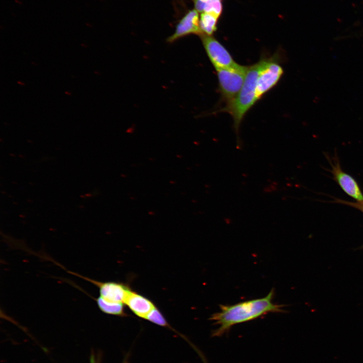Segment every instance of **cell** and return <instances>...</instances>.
Here are the masks:
<instances>
[{
	"instance_id": "7",
	"label": "cell",
	"mask_w": 363,
	"mask_h": 363,
	"mask_svg": "<svg viewBox=\"0 0 363 363\" xmlns=\"http://www.w3.org/2000/svg\"><path fill=\"white\" fill-rule=\"evenodd\" d=\"M69 272L96 286L99 289V296L109 301L125 304L128 294L132 290L129 286L123 283L99 281L70 271Z\"/></svg>"
},
{
	"instance_id": "16",
	"label": "cell",
	"mask_w": 363,
	"mask_h": 363,
	"mask_svg": "<svg viewBox=\"0 0 363 363\" xmlns=\"http://www.w3.org/2000/svg\"><path fill=\"white\" fill-rule=\"evenodd\" d=\"M363 249V245H361V246H360V248H359V249Z\"/></svg>"
},
{
	"instance_id": "15",
	"label": "cell",
	"mask_w": 363,
	"mask_h": 363,
	"mask_svg": "<svg viewBox=\"0 0 363 363\" xmlns=\"http://www.w3.org/2000/svg\"><path fill=\"white\" fill-rule=\"evenodd\" d=\"M129 355L126 356L122 363H129ZM90 363H100V359L94 353L91 354L90 358Z\"/></svg>"
},
{
	"instance_id": "6",
	"label": "cell",
	"mask_w": 363,
	"mask_h": 363,
	"mask_svg": "<svg viewBox=\"0 0 363 363\" xmlns=\"http://www.w3.org/2000/svg\"><path fill=\"white\" fill-rule=\"evenodd\" d=\"M325 156L331 165L330 171L333 178L341 189L356 201H363V193L358 184L352 176L342 169L337 154L332 158L327 154Z\"/></svg>"
},
{
	"instance_id": "10",
	"label": "cell",
	"mask_w": 363,
	"mask_h": 363,
	"mask_svg": "<svg viewBox=\"0 0 363 363\" xmlns=\"http://www.w3.org/2000/svg\"><path fill=\"white\" fill-rule=\"evenodd\" d=\"M94 299L96 300L98 308L103 313L120 317L127 316L124 310V304L109 301L100 296Z\"/></svg>"
},
{
	"instance_id": "12",
	"label": "cell",
	"mask_w": 363,
	"mask_h": 363,
	"mask_svg": "<svg viewBox=\"0 0 363 363\" xmlns=\"http://www.w3.org/2000/svg\"><path fill=\"white\" fill-rule=\"evenodd\" d=\"M146 320L159 326L171 329L180 335L168 323L160 311L155 307L147 316Z\"/></svg>"
},
{
	"instance_id": "4",
	"label": "cell",
	"mask_w": 363,
	"mask_h": 363,
	"mask_svg": "<svg viewBox=\"0 0 363 363\" xmlns=\"http://www.w3.org/2000/svg\"><path fill=\"white\" fill-rule=\"evenodd\" d=\"M256 85V97L258 101L275 87L283 74L278 55L262 57Z\"/></svg>"
},
{
	"instance_id": "11",
	"label": "cell",
	"mask_w": 363,
	"mask_h": 363,
	"mask_svg": "<svg viewBox=\"0 0 363 363\" xmlns=\"http://www.w3.org/2000/svg\"><path fill=\"white\" fill-rule=\"evenodd\" d=\"M219 18L212 14L201 13L199 25L202 35L213 36V33L217 30Z\"/></svg>"
},
{
	"instance_id": "9",
	"label": "cell",
	"mask_w": 363,
	"mask_h": 363,
	"mask_svg": "<svg viewBox=\"0 0 363 363\" xmlns=\"http://www.w3.org/2000/svg\"><path fill=\"white\" fill-rule=\"evenodd\" d=\"M125 304L135 315L144 319L156 307L150 299L132 290L128 294Z\"/></svg>"
},
{
	"instance_id": "1",
	"label": "cell",
	"mask_w": 363,
	"mask_h": 363,
	"mask_svg": "<svg viewBox=\"0 0 363 363\" xmlns=\"http://www.w3.org/2000/svg\"><path fill=\"white\" fill-rule=\"evenodd\" d=\"M272 289L265 297L240 302L232 305H220V311L211 315L210 320L217 328L213 336H222L236 324L256 319L270 313H283L284 307L273 302Z\"/></svg>"
},
{
	"instance_id": "3",
	"label": "cell",
	"mask_w": 363,
	"mask_h": 363,
	"mask_svg": "<svg viewBox=\"0 0 363 363\" xmlns=\"http://www.w3.org/2000/svg\"><path fill=\"white\" fill-rule=\"evenodd\" d=\"M248 66L237 64L234 67L217 69L218 90L223 102L227 104L237 96L245 81Z\"/></svg>"
},
{
	"instance_id": "14",
	"label": "cell",
	"mask_w": 363,
	"mask_h": 363,
	"mask_svg": "<svg viewBox=\"0 0 363 363\" xmlns=\"http://www.w3.org/2000/svg\"><path fill=\"white\" fill-rule=\"evenodd\" d=\"M334 202L353 207L359 210L363 213V201H356V202H353L336 198L335 199Z\"/></svg>"
},
{
	"instance_id": "2",
	"label": "cell",
	"mask_w": 363,
	"mask_h": 363,
	"mask_svg": "<svg viewBox=\"0 0 363 363\" xmlns=\"http://www.w3.org/2000/svg\"><path fill=\"white\" fill-rule=\"evenodd\" d=\"M260 66V59L257 63L248 66L244 84L237 96L233 101L216 111L228 113L232 116L234 129L238 137V146H240L238 134L241 123L247 112L258 101L256 85Z\"/></svg>"
},
{
	"instance_id": "5",
	"label": "cell",
	"mask_w": 363,
	"mask_h": 363,
	"mask_svg": "<svg viewBox=\"0 0 363 363\" xmlns=\"http://www.w3.org/2000/svg\"><path fill=\"white\" fill-rule=\"evenodd\" d=\"M206 54L215 70L235 66L237 64L227 49L213 36H200Z\"/></svg>"
},
{
	"instance_id": "8",
	"label": "cell",
	"mask_w": 363,
	"mask_h": 363,
	"mask_svg": "<svg viewBox=\"0 0 363 363\" xmlns=\"http://www.w3.org/2000/svg\"><path fill=\"white\" fill-rule=\"evenodd\" d=\"M199 12L195 9L189 10L176 25L174 33L167 39L168 43H173L190 34L200 36L202 33L199 25Z\"/></svg>"
},
{
	"instance_id": "13",
	"label": "cell",
	"mask_w": 363,
	"mask_h": 363,
	"mask_svg": "<svg viewBox=\"0 0 363 363\" xmlns=\"http://www.w3.org/2000/svg\"><path fill=\"white\" fill-rule=\"evenodd\" d=\"M222 11L223 6L221 0H215L205 4L202 12L212 14L220 17Z\"/></svg>"
}]
</instances>
